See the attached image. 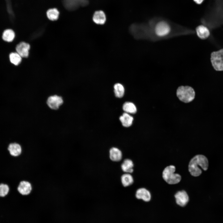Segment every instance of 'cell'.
<instances>
[{
  "instance_id": "6da1fadb",
  "label": "cell",
  "mask_w": 223,
  "mask_h": 223,
  "mask_svg": "<svg viewBox=\"0 0 223 223\" xmlns=\"http://www.w3.org/2000/svg\"><path fill=\"white\" fill-rule=\"evenodd\" d=\"M208 166V161L205 156L201 155H197L190 161L188 165L189 171L192 176H198L202 173V170L199 167L204 170H206Z\"/></svg>"
},
{
  "instance_id": "7a4b0ae2",
  "label": "cell",
  "mask_w": 223,
  "mask_h": 223,
  "mask_svg": "<svg viewBox=\"0 0 223 223\" xmlns=\"http://www.w3.org/2000/svg\"><path fill=\"white\" fill-rule=\"evenodd\" d=\"M175 167L170 165L166 167L162 173L163 178L165 181L170 184L178 183L181 179V176L178 174L175 173Z\"/></svg>"
},
{
  "instance_id": "3957f363",
  "label": "cell",
  "mask_w": 223,
  "mask_h": 223,
  "mask_svg": "<svg viewBox=\"0 0 223 223\" xmlns=\"http://www.w3.org/2000/svg\"><path fill=\"white\" fill-rule=\"evenodd\" d=\"M177 95L181 101L187 103L194 99L195 93L194 90L191 87L188 86H181L177 88Z\"/></svg>"
},
{
  "instance_id": "277c9868",
  "label": "cell",
  "mask_w": 223,
  "mask_h": 223,
  "mask_svg": "<svg viewBox=\"0 0 223 223\" xmlns=\"http://www.w3.org/2000/svg\"><path fill=\"white\" fill-rule=\"evenodd\" d=\"M64 103L62 96L57 94H53L47 97L46 103L47 107L53 111L59 110L63 106Z\"/></svg>"
},
{
  "instance_id": "5b68a950",
  "label": "cell",
  "mask_w": 223,
  "mask_h": 223,
  "mask_svg": "<svg viewBox=\"0 0 223 223\" xmlns=\"http://www.w3.org/2000/svg\"><path fill=\"white\" fill-rule=\"evenodd\" d=\"M210 61L214 69L216 71H223V49L212 52Z\"/></svg>"
},
{
  "instance_id": "8992f818",
  "label": "cell",
  "mask_w": 223,
  "mask_h": 223,
  "mask_svg": "<svg viewBox=\"0 0 223 223\" xmlns=\"http://www.w3.org/2000/svg\"><path fill=\"white\" fill-rule=\"evenodd\" d=\"M171 31L170 25L167 22L161 21L158 22L155 25L154 33L158 37H162L168 35Z\"/></svg>"
},
{
  "instance_id": "52a82bcc",
  "label": "cell",
  "mask_w": 223,
  "mask_h": 223,
  "mask_svg": "<svg viewBox=\"0 0 223 223\" xmlns=\"http://www.w3.org/2000/svg\"><path fill=\"white\" fill-rule=\"evenodd\" d=\"M89 2V0H63V1L64 7L70 11L75 10L80 7L86 6Z\"/></svg>"
},
{
  "instance_id": "ba28073f",
  "label": "cell",
  "mask_w": 223,
  "mask_h": 223,
  "mask_svg": "<svg viewBox=\"0 0 223 223\" xmlns=\"http://www.w3.org/2000/svg\"><path fill=\"white\" fill-rule=\"evenodd\" d=\"M17 190L20 195L23 196H27L29 195L32 192V186L29 181L23 180L20 182Z\"/></svg>"
},
{
  "instance_id": "9c48e42d",
  "label": "cell",
  "mask_w": 223,
  "mask_h": 223,
  "mask_svg": "<svg viewBox=\"0 0 223 223\" xmlns=\"http://www.w3.org/2000/svg\"><path fill=\"white\" fill-rule=\"evenodd\" d=\"M174 197L177 204L181 207L186 206L189 201L188 195L184 190L178 191L175 194Z\"/></svg>"
},
{
  "instance_id": "30bf717a",
  "label": "cell",
  "mask_w": 223,
  "mask_h": 223,
  "mask_svg": "<svg viewBox=\"0 0 223 223\" xmlns=\"http://www.w3.org/2000/svg\"><path fill=\"white\" fill-rule=\"evenodd\" d=\"M195 32L198 37L202 40L207 39L210 34L208 28L203 24H200L197 26L195 28Z\"/></svg>"
},
{
  "instance_id": "8fae6325",
  "label": "cell",
  "mask_w": 223,
  "mask_h": 223,
  "mask_svg": "<svg viewBox=\"0 0 223 223\" xmlns=\"http://www.w3.org/2000/svg\"><path fill=\"white\" fill-rule=\"evenodd\" d=\"M30 49L29 44L24 42L20 43L16 47V52L23 58H27L28 56Z\"/></svg>"
},
{
  "instance_id": "7c38bea8",
  "label": "cell",
  "mask_w": 223,
  "mask_h": 223,
  "mask_svg": "<svg viewBox=\"0 0 223 223\" xmlns=\"http://www.w3.org/2000/svg\"><path fill=\"white\" fill-rule=\"evenodd\" d=\"M7 150L10 155L15 157L20 155L22 151L21 146L20 144L16 142L10 143L8 146Z\"/></svg>"
},
{
  "instance_id": "4fadbf2b",
  "label": "cell",
  "mask_w": 223,
  "mask_h": 223,
  "mask_svg": "<svg viewBox=\"0 0 223 223\" xmlns=\"http://www.w3.org/2000/svg\"><path fill=\"white\" fill-rule=\"evenodd\" d=\"M135 196L139 199H142L146 202L149 201L151 199L150 192L145 188H142L138 189L136 192Z\"/></svg>"
},
{
  "instance_id": "5bb4252c",
  "label": "cell",
  "mask_w": 223,
  "mask_h": 223,
  "mask_svg": "<svg viewBox=\"0 0 223 223\" xmlns=\"http://www.w3.org/2000/svg\"><path fill=\"white\" fill-rule=\"evenodd\" d=\"M94 22L97 24L103 25L106 20V18L104 13L102 11H95L93 17Z\"/></svg>"
},
{
  "instance_id": "9a60e30c",
  "label": "cell",
  "mask_w": 223,
  "mask_h": 223,
  "mask_svg": "<svg viewBox=\"0 0 223 223\" xmlns=\"http://www.w3.org/2000/svg\"><path fill=\"white\" fill-rule=\"evenodd\" d=\"M122 157L121 151L118 148L113 147L109 150V157L113 161L118 162L121 160Z\"/></svg>"
},
{
  "instance_id": "2e32d148",
  "label": "cell",
  "mask_w": 223,
  "mask_h": 223,
  "mask_svg": "<svg viewBox=\"0 0 223 223\" xmlns=\"http://www.w3.org/2000/svg\"><path fill=\"white\" fill-rule=\"evenodd\" d=\"M134 166L132 161L129 159H125L121 164V167L122 170L126 173H132L133 171Z\"/></svg>"
},
{
  "instance_id": "e0dca14e",
  "label": "cell",
  "mask_w": 223,
  "mask_h": 223,
  "mask_svg": "<svg viewBox=\"0 0 223 223\" xmlns=\"http://www.w3.org/2000/svg\"><path fill=\"white\" fill-rule=\"evenodd\" d=\"M133 118L128 113L125 112L120 117V120L122 125L125 127H129L132 124Z\"/></svg>"
},
{
  "instance_id": "ac0fdd59",
  "label": "cell",
  "mask_w": 223,
  "mask_h": 223,
  "mask_svg": "<svg viewBox=\"0 0 223 223\" xmlns=\"http://www.w3.org/2000/svg\"><path fill=\"white\" fill-rule=\"evenodd\" d=\"M15 37V34L14 31L11 29L9 28L4 30L2 37L4 41L7 42H11L14 40Z\"/></svg>"
},
{
  "instance_id": "d6986e66",
  "label": "cell",
  "mask_w": 223,
  "mask_h": 223,
  "mask_svg": "<svg viewBox=\"0 0 223 223\" xmlns=\"http://www.w3.org/2000/svg\"><path fill=\"white\" fill-rule=\"evenodd\" d=\"M122 185L124 187H127L132 185L134 182L132 176L129 173H125L121 177Z\"/></svg>"
},
{
  "instance_id": "ffe728a7",
  "label": "cell",
  "mask_w": 223,
  "mask_h": 223,
  "mask_svg": "<svg viewBox=\"0 0 223 223\" xmlns=\"http://www.w3.org/2000/svg\"><path fill=\"white\" fill-rule=\"evenodd\" d=\"M123 110L127 113L131 114L135 113L137 108L135 105L131 102H126L123 106Z\"/></svg>"
},
{
  "instance_id": "44dd1931",
  "label": "cell",
  "mask_w": 223,
  "mask_h": 223,
  "mask_svg": "<svg viewBox=\"0 0 223 223\" xmlns=\"http://www.w3.org/2000/svg\"><path fill=\"white\" fill-rule=\"evenodd\" d=\"M59 11L56 8L50 9L48 10L46 12L48 18L52 21L57 20L59 18Z\"/></svg>"
},
{
  "instance_id": "7402d4cb",
  "label": "cell",
  "mask_w": 223,
  "mask_h": 223,
  "mask_svg": "<svg viewBox=\"0 0 223 223\" xmlns=\"http://www.w3.org/2000/svg\"><path fill=\"white\" fill-rule=\"evenodd\" d=\"M115 95L117 97L121 98L124 94L125 89L123 85L119 83L115 84L114 86Z\"/></svg>"
},
{
  "instance_id": "603a6c76",
  "label": "cell",
  "mask_w": 223,
  "mask_h": 223,
  "mask_svg": "<svg viewBox=\"0 0 223 223\" xmlns=\"http://www.w3.org/2000/svg\"><path fill=\"white\" fill-rule=\"evenodd\" d=\"M9 58L11 62L16 66L19 65L22 61V57L17 52L11 53Z\"/></svg>"
},
{
  "instance_id": "cb8c5ba5",
  "label": "cell",
  "mask_w": 223,
  "mask_h": 223,
  "mask_svg": "<svg viewBox=\"0 0 223 223\" xmlns=\"http://www.w3.org/2000/svg\"><path fill=\"white\" fill-rule=\"evenodd\" d=\"M10 190L9 187L6 184H0V197H4L8 194Z\"/></svg>"
},
{
  "instance_id": "d4e9b609",
  "label": "cell",
  "mask_w": 223,
  "mask_h": 223,
  "mask_svg": "<svg viewBox=\"0 0 223 223\" xmlns=\"http://www.w3.org/2000/svg\"><path fill=\"white\" fill-rule=\"evenodd\" d=\"M204 0H193L194 2L197 4L200 5L202 4Z\"/></svg>"
}]
</instances>
